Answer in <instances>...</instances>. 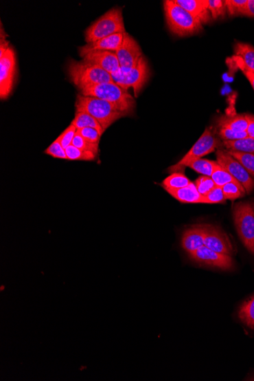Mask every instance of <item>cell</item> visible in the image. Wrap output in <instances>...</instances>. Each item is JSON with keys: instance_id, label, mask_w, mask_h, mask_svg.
Listing matches in <instances>:
<instances>
[{"instance_id": "7a4b0ae2", "label": "cell", "mask_w": 254, "mask_h": 381, "mask_svg": "<svg viewBox=\"0 0 254 381\" xmlns=\"http://www.w3.org/2000/svg\"><path fill=\"white\" fill-rule=\"evenodd\" d=\"M80 94L107 100L117 107L119 110L128 113L130 116L136 107L135 100L128 91L114 82L88 86L80 89Z\"/></svg>"}, {"instance_id": "e0dca14e", "label": "cell", "mask_w": 254, "mask_h": 381, "mask_svg": "<svg viewBox=\"0 0 254 381\" xmlns=\"http://www.w3.org/2000/svg\"><path fill=\"white\" fill-rule=\"evenodd\" d=\"M174 1L199 20L202 24L209 23L211 17L208 10V0H174Z\"/></svg>"}, {"instance_id": "4fadbf2b", "label": "cell", "mask_w": 254, "mask_h": 381, "mask_svg": "<svg viewBox=\"0 0 254 381\" xmlns=\"http://www.w3.org/2000/svg\"><path fill=\"white\" fill-rule=\"evenodd\" d=\"M123 71H128L136 66L141 56H143L137 41L126 32L121 47L115 52Z\"/></svg>"}, {"instance_id": "ab89813d", "label": "cell", "mask_w": 254, "mask_h": 381, "mask_svg": "<svg viewBox=\"0 0 254 381\" xmlns=\"http://www.w3.org/2000/svg\"><path fill=\"white\" fill-rule=\"evenodd\" d=\"M244 16L254 18V0H248Z\"/></svg>"}, {"instance_id": "d6a6232c", "label": "cell", "mask_w": 254, "mask_h": 381, "mask_svg": "<svg viewBox=\"0 0 254 381\" xmlns=\"http://www.w3.org/2000/svg\"><path fill=\"white\" fill-rule=\"evenodd\" d=\"M208 10L213 19L224 17L227 11L222 0H208Z\"/></svg>"}, {"instance_id": "f1b7e54d", "label": "cell", "mask_w": 254, "mask_h": 381, "mask_svg": "<svg viewBox=\"0 0 254 381\" xmlns=\"http://www.w3.org/2000/svg\"><path fill=\"white\" fill-rule=\"evenodd\" d=\"M222 191L225 199L235 200L245 195L246 190L239 182H231L222 186Z\"/></svg>"}, {"instance_id": "52a82bcc", "label": "cell", "mask_w": 254, "mask_h": 381, "mask_svg": "<svg viewBox=\"0 0 254 381\" xmlns=\"http://www.w3.org/2000/svg\"><path fill=\"white\" fill-rule=\"evenodd\" d=\"M150 69L145 57L141 56L136 66L128 71H123L119 68L115 74H111L113 81L122 88L128 90L132 88L134 95L138 97L149 80Z\"/></svg>"}, {"instance_id": "836d02e7", "label": "cell", "mask_w": 254, "mask_h": 381, "mask_svg": "<svg viewBox=\"0 0 254 381\" xmlns=\"http://www.w3.org/2000/svg\"><path fill=\"white\" fill-rule=\"evenodd\" d=\"M218 135L223 141H235L249 138L246 131H235L227 128H220Z\"/></svg>"}, {"instance_id": "74e56055", "label": "cell", "mask_w": 254, "mask_h": 381, "mask_svg": "<svg viewBox=\"0 0 254 381\" xmlns=\"http://www.w3.org/2000/svg\"><path fill=\"white\" fill-rule=\"evenodd\" d=\"M77 132L88 141L100 145L102 133L98 131L97 129L87 127L81 129L80 131H77Z\"/></svg>"}, {"instance_id": "4dcf8cb0", "label": "cell", "mask_w": 254, "mask_h": 381, "mask_svg": "<svg viewBox=\"0 0 254 381\" xmlns=\"http://www.w3.org/2000/svg\"><path fill=\"white\" fill-rule=\"evenodd\" d=\"M72 145L75 147L83 151H89L97 155L98 153V145L97 144L91 142L87 140L82 138V136L78 132H76L74 139L72 142Z\"/></svg>"}, {"instance_id": "7c38bea8", "label": "cell", "mask_w": 254, "mask_h": 381, "mask_svg": "<svg viewBox=\"0 0 254 381\" xmlns=\"http://www.w3.org/2000/svg\"><path fill=\"white\" fill-rule=\"evenodd\" d=\"M204 246L223 254L231 256L235 254L229 236L221 228L213 225L205 224Z\"/></svg>"}, {"instance_id": "d4e9b609", "label": "cell", "mask_w": 254, "mask_h": 381, "mask_svg": "<svg viewBox=\"0 0 254 381\" xmlns=\"http://www.w3.org/2000/svg\"><path fill=\"white\" fill-rule=\"evenodd\" d=\"M68 160L72 161H94L97 155L89 151H83L70 145L66 149Z\"/></svg>"}, {"instance_id": "f35d334b", "label": "cell", "mask_w": 254, "mask_h": 381, "mask_svg": "<svg viewBox=\"0 0 254 381\" xmlns=\"http://www.w3.org/2000/svg\"><path fill=\"white\" fill-rule=\"evenodd\" d=\"M246 118L249 120V127L246 129L249 138H254V115L246 114Z\"/></svg>"}, {"instance_id": "d590c367", "label": "cell", "mask_w": 254, "mask_h": 381, "mask_svg": "<svg viewBox=\"0 0 254 381\" xmlns=\"http://www.w3.org/2000/svg\"><path fill=\"white\" fill-rule=\"evenodd\" d=\"M45 153L55 157V159L68 160L66 150L62 148L58 139H56L45 150Z\"/></svg>"}, {"instance_id": "5bb4252c", "label": "cell", "mask_w": 254, "mask_h": 381, "mask_svg": "<svg viewBox=\"0 0 254 381\" xmlns=\"http://www.w3.org/2000/svg\"><path fill=\"white\" fill-rule=\"evenodd\" d=\"M124 34L119 33L79 47L81 57L95 52H116L122 45Z\"/></svg>"}, {"instance_id": "277c9868", "label": "cell", "mask_w": 254, "mask_h": 381, "mask_svg": "<svg viewBox=\"0 0 254 381\" xmlns=\"http://www.w3.org/2000/svg\"><path fill=\"white\" fill-rule=\"evenodd\" d=\"M71 81L79 89L97 84L113 83L111 75L93 63L70 61L67 66Z\"/></svg>"}, {"instance_id": "8d00e7d4", "label": "cell", "mask_w": 254, "mask_h": 381, "mask_svg": "<svg viewBox=\"0 0 254 381\" xmlns=\"http://www.w3.org/2000/svg\"><path fill=\"white\" fill-rule=\"evenodd\" d=\"M77 132V129L73 124H70L65 131L58 138L63 149H66L70 145H72V142Z\"/></svg>"}, {"instance_id": "3957f363", "label": "cell", "mask_w": 254, "mask_h": 381, "mask_svg": "<svg viewBox=\"0 0 254 381\" xmlns=\"http://www.w3.org/2000/svg\"><path fill=\"white\" fill-rule=\"evenodd\" d=\"M164 10L169 30L179 37L193 35L203 30L200 21L176 3L174 0L164 1Z\"/></svg>"}, {"instance_id": "8992f818", "label": "cell", "mask_w": 254, "mask_h": 381, "mask_svg": "<svg viewBox=\"0 0 254 381\" xmlns=\"http://www.w3.org/2000/svg\"><path fill=\"white\" fill-rule=\"evenodd\" d=\"M126 32L122 10L114 8L91 24L84 32V37L89 44L113 34Z\"/></svg>"}, {"instance_id": "9a60e30c", "label": "cell", "mask_w": 254, "mask_h": 381, "mask_svg": "<svg viewBox=\"0 0 254 381\" xmlns=\"http://www.w3.org/2000/svg\"><path fill=\"white\" fill-rule=\"evenodd\" d=\"M205 224H197L185 230L181 237V246L188 254L204 246Z\"/></svg>"}, {"instance_id": "f546056e", "label": "cell", "mask_w": 254, "mask_h": 381, "mask_svg": "<svg viewBox=\"0 0 254 381\" xmlns=\"http://www.w3.org/2000/svg\"><path fill=\"white\" fill-rule=\"evenodd\" d=\"M224 3L229 16H244L248 0H225Z\"/></svg>"}, {"instance_id": "d6986e66", "label": "cell", "mask_w": 254, "mask_h": 381, "mask_svg": "<svg viewBox=\"0 0 254 381\" xmlns=\"http://www.w3.org/2000/svg\"><path fill=\"white\" fill-rule=\"evenodd\" d=\"M172 197L182 204H202L203 197L193 182L181 189H165Z\"/></svg>"}, {"instance_id": "83f0119b", "label": "cell", "mask_w": 254, "mask_h": 381, "mask_svg": "<svg viewBox=\"0 0 254 381\" xmlns=\"http://www.w3.org/2000/svg\"><path fill=\"white\" fill-rule=\"evenodd\" d=\"M211 177L213 179L216 186H220V188H222V186L229 183L238 182L237 179L233 177L227 170H224L218 163Z\"/></svg>"}, {"instance_id": "484cf974", "label": "cell", "mask_w": 254, "mask_h": 381, "mask_svg": "<svg viewBox=\"0 0 254 381\" xmlns=\"http://www.w3.org/2000/svg\"><path fill=\"white\" fill-rule=\"evenodd\" d=\"M216 164L217 162L200 159L190 164L189 168L193 169L197 173L211 177L213 173Z\"/></svg>"}, {"instance_id": "9c48e42d", "label": "cell", "mask_w": 254, "mask_h": 381, "mask_svg": "<svg viewBox=\"0 0 254 381\" xmlns=\"http://www.w3.org/2000/svg\"><path fill=\"white\" fill-rule=\"evenodd\" d=\"M217 163L241 184L246 193L250 194L254 189V178L249 173L241 163L232 157L227 149H218Z\"/></svg>"}, {"instance_id": "60d3db41", "label": "cell", "mask_w": 254, "mask_h": 381, "mask_svg": "<svg viewBox=\"0 0 254 381\" xmlns=\"http://www.w3.org/2000/svg\"><path fill=\"white\" fill-rule=\"evenodd\" d=\"M246 78L249 80L251 85H252L253 89L254 90V73H251L248 71H242Z\"/></svg>"}, {"instance_id": "44dd1931", "label": "cell", "mask_w": 254, "mask_h": 381, "mask_svg": "<svg viewBox=\"0 0 254 381\" xmlns=\"http://www.w3.org/2000/svg\"><path fill=\"white\" fill-rule=\"evenodd\" d=\"M71 124L76 127L77 131L83 128H94L102 134L104 133L100 123L91 115L86 112H77Z\"/></svg>"}, {"instance_id": "8fae6325", "label": "cell", "mask_w": 254, "mask_h": 381, "mask_svg": "<svg viewBox=\"0 0 254 381\" xmlns=\"http://www.w3.org/2000/svg\"><path fill=\"white\" fill-rule=\"evenodd\" d=\"M189 257L193 261L205 267L222 270H231L235 268V262L231 256L216 252L206 246L196 250Z\"/></svg>"}, {"instance_id": "7402d4cb", "label": "cell", "mask_w": 254, "mask_h": 381, "mask_svg": "<svg viewBox=\"0 0 254 381\" xmlns=\"http://www.w3.org/2000/svg\"><path fill=\"white\" fill-rule=\"evenodd\" d=\"M238 318L246 327L254 330V296L240 307Z\"/></svg>"}, {"instance_id": "4316f807", "label": "cell", "mask_w": 254, "mask_h": 381, "mask_svg": "<svg viewBox=\"0 0 254 381\" xmlns=\"http://www.w3.org/2000/svg\"><path fill=\"white\" fill-rule=\"evenodd\" d=\"M228 153L242 164L249 173L254 178V155L227 150Z\"/></svg>"}, {"instance_id": "ffe728a7", "label": "cell", "mask_w": 254, "mask_h": 381, "mask_svg": "<svg viewBox=\"0 0 254 381\" xmlns=\"http://www.w3.org/2000/svg\"><path fill=\"white\" fill-rule=\"evenodd\" d=\"M220 128H227L235 131H246L249 120L246 114H238L234 116H224L218 120Z\"/></svg>"}, {"instance_id": "603a6c76", "label": "cell", "mask_w": 254, "mask_h": 381, "mask_svg": "<svg viewBox=\"0 0 254 381\" xmlns=\"http://www.w3.org/2000/svg\"><path fill=\"white\" fill-rule=\"evenodd\" d=\"M223 146L227 150L236 151L254 155V138H246L235 141H223Z\"/></svg>"}, {"instance_id": "2e32d148", "label": "cell", "mask_w": 254, "mask_h": 381, "mask_svg": "<svg viewBox=\"0 0 254 381\" xmlns=\"http://www.w3.org/2000/svg\"><path fill=\"white\" fill-rule=\"evenodd\" d=\"M84 61L93 63L100 67L111 75L114 74L121 68L115 52H95L82 57Z\"/></svg>"}, {"instance_id": "5b68a950", "label": "cell", "mask_w": 254, "mask_h": 381, "mask_svg": "<svg viewBox=\"0 0 254 381\" xmlns=\"http://www.w3.org/2000/svg\"><path fill=\"white\" fill-rule=\"evenodd\" d=\"M223 142L218 138L213 127H207L200 138L196 141L194 146L177 164L168 168L169 173H183L185 168L192 162L200 160L202 157L213 153L216 149H220Z\"/></svg>"}, {"instance_id": "6da1fadb", "label": "cell", "mask_w": 254, "mask_h": 381, "mask_svg": "<svg viewBox=\"0 0 254 381\" xmlns=\"http://www.w3.org/2000/svg\"><path fill=\"white\" fill-rule=\"evenodd\" d=\"M75 105L77 112H86L93 116L100 124L104 132L119 119L130 116L107 100L81 94L77 96Z\"/></svg>"}, {"instance_id": "cb8c5ba5", "label": "cell", "mask_w": 254, "mask_h": 381, "mask_svg": "<svg viewBox=\"0 0 254 381\" xmlns=\"http://www.w3.org/2000/svg\"><path fill=\"white\" fill-rule=\"evenodd\" d=\"M192 182L183 173H173L166 177L161 186L164 189H181L186 188Z\"/></svg>"}, {"instance_id": "ba28073f", "label": "cell", "mask_w": 254, "mask_h": 381, "mask_svg": "<svg viewBox=\"0 0 254 381\" xmlns=\"http://www.w3.org/2000/svg\"><path fill=\"white\" fill-rule=\"evenodd\" d=\"M233 219L240 239L254 255V207L249 202L238 203L233 208Z\"/></svg>"}, {"instance_id": "ac0fdd59", "label": "cell", "mask_w": 254, "mask_h": 381, "mask_svg": "<svg viewBox=\"0 0 254 381\" xmlns=\"http://www.w3.org/2000/svg\"><path fill=\"white\" fill-rule=\"evenodd\" d=\"M236 57L240 61V68L242 71L254 73V47L243 42H237L234 47Z\"/></svg>"}, {"instance_id": "b9f144b4", "label": "cell", "mask_w": 254, "mask_h": 381, "mask_svg": "<svg viewBox=\"0 0 254 381\" xmlns=\"http://www.w3.org/2000/svg\"><path fill=\"white\" fill-rule=\"evenodd\" d=\"M253 207H254V202L253 203Z\"/></svg>"}, {"instance_id": "1f68e13d", "label": "cell", "mask_w": 254, "mask_h": 381, "mask_svg": "<svg viewBox=\"0 0 254 381\" xmlns=\"http://www.w3.org/2000/svg\"><path fill=\"white\" fill-rule=\"evenodd\" d=\"M225 199L222 188L220 186H216L215 188L209 191L207 195L202 198V204H223L225 202Z\"/></svg>"}, {"instance_id": "e575fe53", "label": "cell", "mask_w": 254, "mask_h": 381, "mask_svg": "<svg viewBox=\"0 0 254 381\" xmlns=\"http://www.w3.org/2000/svg\"><path fill=\"white\" fill-rule=\"evenodd\" d=\"M195 185L202 197L207 195L209 191L216 186L213 179L211 177L204 175L196 179Z\"/></svg>"}, {"instance_id": "30bf717a", "label": "cell", "mask_w": 254, "mask_h": 381, "mask_svg": "<svg viewBox=\"0 0 254 381\" xmlns=\"http://www.w3.org/2000/svg\"><path fill=\"white\" fill-rule=\"evenodd\" d=\"M16 74V55L10 47L6 53L0 57V98H8L13 89Z\"/></svg>"}]
</instances>
